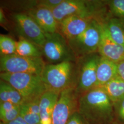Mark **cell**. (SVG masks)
<instances>
[{
    "label": "cell",
    "instance_id": "cell-1",
    "mask_svg": "<svg viewBox=\"0 0 124 124\" xmlns=\"http://www.w3.org/2000/svg\"><path fill=\"white\" fill-rule=\"evenodd\" d=\"M77 112L86 124H112L115 118L113 103L101 87L80 96Z\"/></svg>",
    "mask_w": 124,
    "mask_h": 124
},
{
    "label": "cell",
    "instance_id": "cell-2",
    "mask_svg": "<svg viewBox=\"0 0 124 124\" xmlns=\"http://www.w3.org/2000/svg\"><path fill=\"white\" fill-rule=\"evenodd\" d=\"M78 75L77 61H65L46 64L41 77L47 91L60 94L65 90L76 88Z\"/></svg>",
    "mask_w": 124,
    "mask_h": 124
},
{
    "label": "cell",
    "instance_id": "cell-3",
    "mask_svg": "<svg viewBox=\"0 0 124 124\" xmlns=\"http://www.w3.org/2000/svg\"><path fill=\"white\" fill-rule=\"evenodd\" d=\"M0 77L1 80L9 83L18 91L22 97L23 103L40 100L42 95L47 91L40 75L0 72Z\"/></svg>",
    "mask_w": 124,
    "mask_h": 124
},
{
    "label": "cell",
    "instance_id": "cell-4",
    "mask_svg": "<svg viewBox=\"0 0 124 124\" xmlns=\"http://www.w3.org/2000/svg\"><path fill=\"white\" fill-rule=\"evenodd\" d=\"M103 23L102 21L94 20L80 35L68 40L77 59L98 53Z\"/></svg>",
    "mask_w": 124,
    "mask_h": 124
},
{
    "label": "cell",
    "instance_id": "cell-5",
    "mask_svg": "<svg viewBox=\"0 0 124 124\" xmlns=\"http://www.w3.org/2000/svg\"><path fill=\"white\" fill-rule=\"evenodd\" d=\"M46 38L41 51L49 64L77 61L68 40L60 33H46Z\"/></svg>",
    "mask_w": 124,
    "mask_h": 124
},
{
    "label": "cell",
    "instance_id": "cell-6",
    "mask_svg": "<svg viewBox=\"0 0 124 124\" xmlns=\"http://www.w3.org/2000/svg\"><path fill=\"white\" fill-rule=\"evenodd\" d=\"M98 1L63 0L62 3L52 10L58 23L64 18L77 16L101 20L99 17V4Z\"/></svg>",
    "mask_w": 124,
    "mask_h": 124
},
{
    "label": "cell",
    "instance_id": "cell-7",
    "mask_svg": "<svg viewBox=\"0 0 124 124\" xmlns=\"http://www.w3.org/2000/svg\"><path fill=\"white\" fill-rule=\"evenodd\" d=\"M46 65L42 57H26L14 54L0 58L1 73H28L41 76Z\"/></svg>",
    "mask_w": 124,
    "mask_h": 124
},
{
    "label": "cell",
    "instance_id": "cell-8",
    "mask_svg": "<svg viewBox=\"0 0 124 124\" xmlns=\"http://www.w3.org/2000/svg\"><path fill=\"white\" fill-rule=\"evenodd\" d=\"M100 57L97 53L78 59L79 75L75 91L79 97L97 87V68Z\"/></svg>",
    "mask_w": 124,
    "mask_h": 124
},
{
    "label": "cell",
    "instance_id": "cell-9",
    "mask_svg": "<svg viewBox=\"0 0 124 124\" xmlns=\"http://www.w3.org/2000/svg\"><path fill=\"white\" fill-rule=\"evenodd\" d=\"M17 31L22 38L31 41L41 49L46 41V33L36 21L25 13L13 15Z\"/></svg>",
    "mask_w": 124,
    "mask_h": 124
},
{
    "label": "cell",
    "instance_id": "cell-10",
    "mask_svg": "<svg viewBox=\"0 0 124 124\" xmlns=\"http://www.w3.org/2000/svg\"><path fill=\"white\" fill-rule=\"evenodd\" d=\"M79 98L75 88L62 92L53 110L52 124H66L72 115L77 111Z\"/></svg>",
    "mask_w": 124,
    "mask_h": 124
},
{
    "label": "cell",
    "instance_id": "cell-11",
    "mask_svg": "<svg viewBox=\"0 0 124 124\" xmlns=\"http://www.w3.org/2000/svg\"><path fill=\"white\" fill-rule=\"evenodd\" d=\"M98 53L103 58L117 63L124 59V47L115 42L109 36L104 23Z\"/></svg>",
    "mask_w": 124,
    "mask_h": 124
},
{
    "label": "cell",
    "instance_id": "cell-12",
    "mask_svg": "<svg viewBox=\"0 0 124 124\" xmlns=\"http://www.w3.org/2000/svg\"><path fill=\"white\" fill-rule=\"evenodd\" d=\"M95 19L77 16H70L58 23V32L67 40H70L80 35Z\"/></svg>",
    "mask_w": 124,
    "mask_h": 124
},
{
    "label": "cell",
    "instance_id": "cell-13",
    "mask_svg": "<svg viewBox=\"0 0 124 124\" xmlns=\"http://www.w3.org/2000/svg\"><path fill=\"white\" fill-rule=\"evenodd\" d=\"M25 13L36 21L45 33L58 32V23L54 17L52 10L35 6L30 8Z\"/></svg>",
    "mask_w": 124,
    "mask_h": 124
},
{
    "label": "cell",
    "instance_id": "cell-14",
    "mask_svg": "<svg viewBox=\"0 0 124 124\" xmlns=\"http://www.w3.org/2000/svg\"><path fill=\"white\" fill-rule=\"evenodd\" d=\"M60 94L47 91L41 97L39 102L40 124H52L53 110Z\"/></svg>",
    "mask_w": 124,
    "mask_h": 124
},
{
    "label": "cell",
    "instance_id": "cell-15",
    "mask_svg": "<svg viewBox=\"0 0 124 124\" xmlns=\"http://www.w3.org/2000/svg\"><path fill=\"white\" fill-rule=\"evenodd\" d=\"M117 75V63L100 56L97 68V87L103 86Z\"/></svg>",
    "mask_w": 124,
    "mask_h": 124
},
{
    "label": "cell",
    "instance_id": "cell-16",
    "mask_svg": "<svg viewBox=\"0 0 124 124\" xmlns=\"http://www.w3.org/2000/svg\"><path fill=\"white\" fill-rule=\"evenodd\" d=\"M100 87L106 93L113 103L124 97V80L118 75Z\"/></svg>",
    "mask_w": 124,
    "mask_h": 124
},
{
    "label": "cell",
    "instance_id": "cell-17",
    "mask_svg": "<svg viewBox=\"0 0 124 124\" xmlns=\"http://www.w3.org/2000/svg\"><path fill=\"white\" fill-rule=\"evenodd\" d=\"M9 102L20 106L23 99L18 91L8 82L0 80V102Z\"/></svg>",
    "mask_w": 124,
    "mask_h": 124
},
{
    "label": "cell",
    "instance_id": "cell-18",
    "mask_svg": "<svg viewBox=\"0 0 124 124\" xmlns=\"http://www.w3.org/2000/svg\"><path fill=\"white\" fill-rule=\"evenodd\" d=\"M110 36L118 44L124 47V22L119 18H112L104 23Z\"/></svg>",
    "mask_w": 124,
    "mask_h": 124
},
{
    "label": "cell",
    "instance_id": "cell-19",
    "mask_svg": "<svg viewBox=\"0 0 124 124\" xmlns=\"http://www.w3.org/2000/svg\"><path fill=\"white\" fill-rule=\"evenodd\" d=\"M16 54L26 57H42L41 49L31 41L20 38L17 41Z\"/></svg>",
    "mask_w": 124,
    "mask_h": 124
},
{
    "label": "cell",
    "instance_id": "cell-20",
    "mask_svg": "<svg viewBox=\"0 0 124 124\" xmlns=\"http://www.w3.org/2000/svg\"><path fill=\"white\" fill-rule=\"evenodd\" d=\"M17 41L8 36H0V56H8L16 54Z\"/></svg>",
    "mask_w": 124,
    "mask_h": 124
},
{
    "label": "cell",
    "instance_id": "cell-21",
    "mask_svg": "<svg viewBox=\"0 0 124 124\" xmlns=\"http://www.w3.org/2000/svg\"><path fill=\"white\" fill-rule=\"evenodd\" d=\"M108 6L111 13L124 22V0L109 1Z\"/></svg>",
    "mask_w": 124,
    "mask_h": 124
},
{
    "label": "cell",
    "instance_id": "cell-22",
    "mask_svg": "<svg viewBox=\"0 0 124 124\" xmlns=\"http://www.w3.org/2000/svg\"><path fill=\"white\" fill-rule=\"evenodd\" d=\"M20 116L27 124H40V118L39 115L34 114L28 110L23 107L20 106Z\"/></svg>",
    "mask_w": 124,
    "mask_h": 124
},
{
    "label": "cell",
    "instance_id": "cell-23",
    "mask_svg": "<svg viewBox=\"0 0 124 124\" xmlns=\"http://www.w3.org/2000/svg\"><path fill=\"white\" fill-rule=\"evenodd\" d=\"M20 106H17L13 109L8 111L0 112L1 122L7 123L17 119L20 115Z\"/></svg>",
    "mask_w": 124,
    "mask_h": 124
},
{
    "label": "cell",
    "instance_id": "cell-24",
    "mask_svg": "<svg viewBox=\"0 0 124 124\" xmlns=\"http://www.w3.org/2000/svg\"><path fill=\"white\" fill-rule=\"evenodd\" d=\"M115 117L119 122L124 123V97L120 100L113 103Z\"/></svg>",
    "mask_w": 124,
    "mask_h": 124
},
{
    "label": "cell",
    "instance_id": "cell-25",
    "mask_svg": "<svg viewBox=\"0 0 124 124\" xmlns=\"http://www.w3.org/2000/svg\"><path fill=\"white\" fill-rule=\"evenodd\" d=\"M63 0H42L36 2V6L45 8L51 10L56 8L59 5L61 4Z\"/></svg>",
    "mask_w": 124,
    "mask_h": 124
},
{
    "label": "cell",
    "instance_id": "cell-26",
    "mask_svg": "<svg viewBox=\"0 0 124 124\" xmlns=\"http://www.w3.org/2000/svg\"><path fill=\"white\" fill-rule=\"evenodd\" d=\"M66 124H86L79 113L77 111L72 115Z\"/></svg>",
    "mask_w": 124,
    "mask_h": 124
},
{
    "label": "cell",
    "instance_id": "cell-27",
    "mask_svg": "<svg viewBox=\"0 0 124 124\" xmlns=\"http://www.w3.org/2000/svg\"><path fill=\"white\" fill-rule=\"evenodd\" d=\"M18 105L9 102H0V112L12 109Z\"/></svg>",
    "mask_w": 124,
    "mask_h": 124
},
{
    "label": "cell",
    "instance_id": "cell-28",
    "mask_svg": "<svg viewBox=\"0 0 124 124\" xmlns=\"http://www.w3.org/2000/svg\"><path fill=\"white\" fill-rule=\"evenodd\" d=\"M116 63L117 65L118 75L124 80V59Z\"/></svg>",
    "mask_w": 124,
    "mask_h": 124
},
{
    "label": "cell",
    "instance_id": "cell-29",
    "mask_svg": "<svg viewBox=\"0 0 124 124\" xmlns=\"http://www.w3.org/2000/svg\"><path fill=\"white\" fill-rule=\"evenodd\" d=\"M0 124H27L25 121L23 120L22 118L19 115L17 119L13 120V121L7 123H3L0 122Z\"/></svg>",
    "mask_w": 124,
    "mask_h": 124
},
{
    "label": "cell",
    "instance_id": "cell-30",
    "mask_svg": "<svg viewBox=\"0 0 124 124\" xmlns=\"http://www.w3.org/2000/svg\"><path fill=\"white\" fill-rule=\"evenodd\" d=\"M0 22L1 24H6V19L2 9H0Z\"/></svg>",
    "mask_w": 124,
    "mask_h": 124
},
{
    "label": "cell",
    "instance_id": "cell-31",
    "mask_svg": "<svg viewBox=\"0 0 124 124\" xmlns=\"http://www.w3.org/2000/svg\"><path fill=\"white\" fill-rule=\"evenodd\" d=\"M112 124H124V123L119 122H118V121H114Z\"/></svg>",
    "mask_w": 124,
    "mask_h": 124
},
{
    "label": "cell",
    "instance_id": "cell-32",
    "mask_svg": "<svg viewBox=\"0 0 124 124\" xmlns=\"http://www.w3.org/2000/svg\"></svg>",
    "mask_w": 124,
    "mask_h": 124
}]
</instances>
